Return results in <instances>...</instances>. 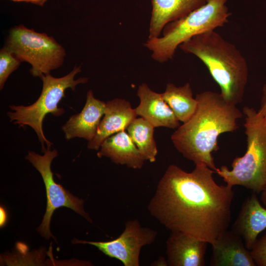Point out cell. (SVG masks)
I'll return each mask as SVG.
<instances>
[{
	"label": "cell",
	"mask_w": 266,
	"mask_h": 266,
	"mask_svg": "<svg viewBox=\"0 0 266 266\" xmlns=\"http://www.w3.org/2000/svg\"><path fill=\"white\" fill-rule=\"evenodd\" d=\"M208 0H152L149 39L160 37L168 23L182 18L205 4Z\"/></svg>",
	"instance_id": "2e32d148"
},
{
	"label": "cell",
	"mask_w": 266,
	"mask_h": 266,
	"mask_svg": "<svg viewBox=\"0 0 266 266\" xmlns=\"http://www.w3.org/2000/svg\"><path fill=\"white\" fill-rule=\"evenodd\" d=\"M257 113L266 122V83L263 87L260 106Z\"/></svg>",
	"instance_id": "7402d4cb"
},
{
	"label": "cell",
	"mask_w": 266,
	"mask_h": 266,
	"mask_svg": "<svg viewBox=\"0 0 266 266\" xmlns=\"http://www.w3.org/2000/svg\"><path fill=\"white\" fill-rule=\"evenodd\" d=\"M21 62L4 46L0 50V89L2 90L9 76L20 65Z\"/></svg>",
	"instance_id": "ffe728a7"
},
{
	"label": "cell",
	"mask_w": 266,
	"mask_h": 266,
	"mask_svg": "<svg viewBox=\"0 0 266 266\" xmlns=\"http://www.w3.org/2000/svg\"><path fill=\"white\" fill-rule=\"evenodd\" d=\"M195 165L190 172L169 165L148 210L171 232H180L212 244L228 230L234 193L233 187L216 183L214 170L202 163Z\"/></svg>",
	"instance_id": "6da1fadb"
},
{
	"label": "cell",
	"mask_w": 266,
	"mask_h": 266,
	"mask_svg": "<svg viewBox=\"0 0 266 266\" xmlns=\"http://www.w3.org/2000/svg\"><path fill=\"white\" fill-rule=\"evenodd\" d=\"M196 110L171 136L176 149L195 164L202 163L215 171L212 153L217 151L218 138L238 128L242 114L236 105L228 102L220 93L207 91L197 94Z\"/></svg>",
	"instance_id": "7a4b0ae2"
},
{
	"label": "cell",
	"mask_w": 266,
	"mask_h": 266,
	"mask_svg": "<svg viewBox=\"0 0 266 266\" xmlns=\"http://www.w3.org/2000/svg\"><path fill=\"white\" fill-rule=\"evenodd\" d=\"M98 152L99 158H109L112 162L133 169H140L146 161L125 131L107 138Z\"/></svg>",
	"instance_id": "e0dca14e"
},
{
	"label": "cell",
	"mask_w": 266,
	"mask_h": 266,
	"mask_svg": "<svg viewBox=\"0 0 266 266\" xmlns=\"http://www.w3.org/2000/svg\"><path fill=\"white\" fill-rule=\"evenodd\" d=\"M184 52L198 57L218 84L221 95L236 105L243 100L248 82L247 61L236 46L215 30L197 34L180 44Z\"/></svg>",
	"instance_id": "3957f363"
},
{
	"label": "cell",
	"mask_w": 266,
	"mask_h": 266,
	"mask_svg": "<svg viewBox=\"0 0 266 266\" xmlns=\"http://www.w3.org/2000/svg\"><path fill=\"white\" fill-rule=\"evenodd\" d=\"M208 243L180 232H171L166 241L168 266H205V256Z\"/></svg>",
	"instance_id": "30bf717a"
},
{
	"label": "cell",
	"mask_w": 266,
	"mask_h": 266,
	"mask_svg": "<svg viewBox=\"0 0 266 266\" xmlns=\"http://www.w3.org/2000/svg\"><path fill=\"white\" fill-rule=\"evenodd\" d=\"M154 127L142 117L136 118L127 128L128 134L146 161L156 160L158 150L154 137Z\"/></svg>",
	"instance_id": "d6986e66"
},
{
	"label": "cell",
	"mask_w": 266,
	"mask_h": 266,
	"mask_svg": "<svg viewBox=\"0 0 266 266\" xmlns=\"http://www.w3.org/2000/svg\"><path fill=\"white\" fill-rule=\"evenodd\" d=\"M266 229V208L253 192L243 202L232 230L242 237L250 250L255 245L258 234Z\"/></svg>",
	"instance_id": "5bb4252c"
},
{
	"label": "cell",
	"mask_w": 266,
	"mask_h": 266,
	"mask_svg": "<svg viewBox=\"0 0 266 266\" xmlns=\"http://www.w3.org/2000/svg\"><path fill=\"white\" fill-rule=\"evenodd\" d=\"M137 116L134 109L126 100L117 98L107 101L104 116L100 121L95 136L89 141L88 148L98 150L107 138L125 131Z\"/></svg>",
	"instance_id": "7c38bea8"
},
{
	"label": "cell",
	"mask_w": 266,
	"mask_h": 266,
	"mask_svg": "<svg viewBox=\"0 0 266 266\" xmlns=\"http://www.w3.org/2000/svg\"><path fill=\"white\" fill-rule=\"evenodd\" d=\"M43 152L44 154L40 155L34 152L29 151L26 159L39 172L45 186L46 209L42 222L37 230L43 236L49 239L51 236L53 237L50 231L51 217L54 211L59 207L69 208L89 222L92 223V221L89 214L84 210L83 200L74 196L54 180L51 164L58 156V151L55 149H46Z\"/></svg>",
	"instance_id": "ba28073f"
},
{
	"label": "cell",
	"mask_w": 266,
	"mask_h": 266,
	"mask_svg": "<svg viewBox=\"0 0 266 266\" xmlns=\"http://www.w3.org/2000/svg\"><path fill=\"white\" fill-rule=\"evenodd\" d=\"M228 0H208L185 17L167 24L162 36L148 39L144 43L152 51V58L159 63L166 62L173 58L182 43L197 34L224 26L231 15L226 5Z\"/></svg>",
	"instance_id": "5b68a950"
},
{
	"label": "cell",
	"mask_w": 266,
	"mask_h": 266,
	"mask_svg": "<svg viewBox=\"0 0 266 266\" xmlns=\"http://www.w3.org/2000/svg\"><path fill=\"white\" fill-rule=\"evenodd\" d=\"M151 266H167L168 264L167 260L164 257L160 256L157 260L154 261Z\"/></svg>",
	"instance_id": "cb8c5ba5"
},
{
	"label": "cell",
	"mask_w": 266,
	"mask_h": 266,
	"mask_svg": "<svg viewBox=\"0 0 266 266\" xmlns=\"http://www.w3.org/2000/svg\"><path fill=\"white\" fill-rule=\"evenodd\" d=\"M137 95L140 100L139 105L134 108L137 116L147 121L154 128L175 129L179 126V121L161 94L152 91L144 83L139 86Z\"/></svg>",
	"instance_id": "9a60e30c"
},
{
	"label": "cell",
	"mask_w": 266,
	"mask_h": 266,
	"mask_svg": "<svg viewBox=\"0 0 266 266\" xmlns=\"http://www.w3.org/2000/svg\"><path fill=\"white\" fill-rule=\"evenodd\" d=\"M0 227H3L5 225L6 222V213L5 210L3 208L0 207Z\"/></svg>",
	"instance_id": "d4e9b609"
},
{
	"label": "cell",
	"mask_w": 266,
	"mask_h": 266,
	"mask_svg": "<svg viewBox=\"0 0 266 266\" xmlns=\"http://www.w3.org/2000/svg\"><path fill=\"white\" fill-rule=\"evenodd\" d=\"M161 94L179 121L186 122L195 112L198 101L193 98L189 83L180 87L168 83Z\"/></svg>",
	"instance_id": "ac0fdd59"
},
{
	"label": "cell",
	"mask_w": 266,
	"mask_h": 266,
	"mask_svg": "<svg viewBox=\"0 0 266 266\" xmlns=\"http://www.w3.org/2000/svg\"><path fill=\"white\" fill-rule=\"evenodd\" d=\"M243 111L246 151L233 160L231 169L223 166L215 173L230 186H242L259 194L266 184V122L253 108L246 106Z\"/></svg>",
	"instance_id": "277c9868"
},
{
	"label": "cell",
	"mask_w": 266,
	"mask_h": 266,
	"mask_svg": "<svg viewBox=\"0 0 266 266\" xmlns=\"http://www.w3.org/2000/svg\"><path fill=\"white\" fill-rule=\"evenodd\" d=\"M105 110L106 102L96 99L93 91L89 90L82 111L71 116L63 126L65 138L70 139L77 137L91 141L96 135Z\"/></svg>",
	"instance_id": "8fae6325"
},
{
	"label": "cell",
	"mask_w": 266,
	"mask_h": 266,
	"mask_svg": "<svg viewBox=\"0 0 266 266\" xmlns=\"http://www.w3.org/2000/svg\"><path fill=\"white\" fill-rule=\"evenodd\" d=\"M81 71V66H75L69 73L61 77L56 78L50 74H44L40 77L43 83L41 94L33 103L28 106H9L10 109L13 111L7 112L10 121H14V124L21 127H31L37 135L42 145V152L46 149L44 147L45 144L47 149H50L52 144L43 133V119L48 114L59 116L64 113V109L59 108L58 106L59 102L66 96V90L70 88L74 91L77 85L88 81L86 77L74 79L75 75Z\"/></svg>",
	"instance_id": "8992f818"
},
{
	"label": "cell",
	"mask_w": 266,
	"mask_h": 266,
	"mask_svg": "<svg viewBox=\"0 0 266 266\" xmlns=\"http://www.w3.org/2000/svg\"><path fill=\"white\" fill-rule=\"evenodd\" d=\"M157 234V231L142 227L135 219L127 221L121 234L114 240L109 241L76 240L74 241L75 243L93 245L105 255L119 260L125 266H139L142 248L153 243Z\"/></svg>",
	"instance_id": "9c48e42d"
},
{
	"label": "cell",
	"mask_w": 266,
	"mask_h": 266,
	"mask_svg": "<svg viewBox=\"0 0 266 266\" xmlns=\"http://www.w3.org/2000/svg\"><path fill=\"white\" fill-rule=\"evenodd\" d=\"M211 245L210 266H256L242 237L232 230H227Z\"/></svg>",
	"instance_id": "4fadbf2b"
},
{
	"label": "cell",
	"mask_w": 266,
	"mask_h": 266,
	"mask_svg": "<svg viewBox=\"0 0 266 266\" xmlns=\"http://www.w3.org/2000/svg\"><path fill=\"white\" fill-rule=\"evenodd\" d=\"M14 2H26L31 3L39 6H43L48 0H11Z\"/></svg>",
	"instance_id": "603a6c76"
},
{
	"label": "cell",
	"mask_w": 266,
	"mask_h": 266,
	"mask_svg": "<svg viewBox=\"0 0 266 266\" xmlns=\"http://www.w3.org/2000/svg\"><path fill=\"white\" fill-rule=\"evenodd\" d=\"M21 62L29 63L30 72L41 77L63 64L66 52L55 38L23 25L10 29L4 45Z\"/></svg>",
	"instance_id": "52a82bcc"
},
{
	"label": "cell",
	"mask_w": 266,
	"mask_h": 266,
	"mask_svg": "<svg viewBox=\"0 0 266 266\" xmlns=\"http://www.w3.org/2000/svg\"><path fill=\"white\" fill-rule=\"evenodd\" d=\"M261 193V200L263 204L266 206V184Z\"/></svg>",
	"instance_id": "484cf974"
},
{
	"label": "cell",
	"mask_w": 266,
	"mask_h": 266,
	"mask_svg": "<svg viewBox=\"0 0 266 266\" xmlns=\"http://www.w3.org/2000/svg\"><path fill=\"white\" fill-rule=\"evenodd\" d=\"M251 250L256 266H266V233L260 239H257Z\"/></svg>",
	"instance_id": "44dd1931"
}]
</instances>
